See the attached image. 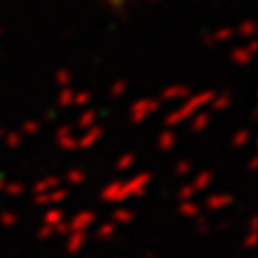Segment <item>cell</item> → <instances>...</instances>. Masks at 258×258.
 <instances>
[{
  "instance_id": "cell-1",
  "label": "cell",
  "mask_w": 258,
  "mask_h": 258,
  "mask_svg": "<svg viewBox=\"0 0 258 258\" xmlns=\"http://www.w3.org/2000/svg\"><path fill=\"white\" fill-rule=\"evenodd\" d=\"M108 3H112V5H120L123 0H108Z\"/></svg>"
}]
</instances>
